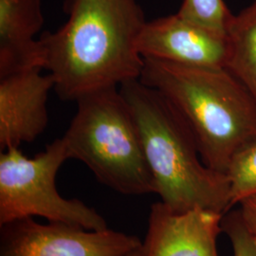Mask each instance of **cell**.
Listing matches in <instances>:
<instances>
[{"label":"cell","instance_id":"8fae6325","mask_svg":"<svg viewBox=\"0 0 256 256\" xmlns=\"http://www.w3.org/2000/svg\"><path fill=\"white\" fill-rule=\"evenodd\" d=\"M226 37L225 68L256 102V0L232 16Z\"/></svg>","mask_w":256,"mask_h":256},{"label":"cell","instance_id":"6da1fadb","mask_svg":"<svg viewBox=\"0 0 256 256\" xmlns=\"http://www.w3.org/2000/svg\"><path fill=\"white\" fill-rule=\"evenodd\" d=\"M63 10L64 25L38 39L60 99L76 101L140 78L138 42L147 20L138 0H64Z\"/></svg>","mask_w":256,"mask_h":256},{"label":"cell","instance_id":"7a4b0ae2","mask_svg":"<svg viewBox=\"0 0 256 256\" xmlns=\"http://www.w3.org/2000/svg\"><path fill=\"white\" fill-rule=\"evenodd\" d=\"M138 80L180 114L210 169L227 174L234 158L256 142V101L226 68L144 58Z\"/></svg>","mask_w":256,"mask_h":256},{"label":"cell","instance_id":"7c38bea8","mask_svg":"<svg viewBox=\"0 0 256 256\" xmlns=\"http://www.w3.org/2000/svg\"><path fill=\"white\" fill-rule=\"evenodd\" d=\"M176 14L200 27L225 37L234 16L224 0H183Z\"/></svg>","mask_w":256,"mask_h":256},{"label":"cell","instance_id":"277c9868","mask_svg":"<svg viewBox=\"0 0 256 256\" xmlns=\"http://www.w3.org/2000/svg\"><path fill=\"white\" fill-rule=\"evenodd\" d=\"M75 102L77 112L62 138L68 160L82 162L100 182L122 194L155 192L136 120L119 86Z\"/></svg>","mask_w":256,"mask_h":256},{"label":"cell","instance_id":"30bf717a","mask_svg":"<svg viewBox=\"0 0 256 256\" xmlns=\"http://www.w3.org/2000/svg\"><path fill=\"white\" fill-rule=\"evenodd\" d=\"M43 25L42 0H0V78L44 68V50L34 39Z\"/></svg>","mask_w":256,"mask_h":256},{"label":"cell","instance_id":"5b68a950","mask_svg":"<svg viewBox=\"0 0 256 256\" xmlns=\"http://www.w3.org/2000/svg\"><path fill=\"white\" fill-rule=\"evenodd\" d=\"M68 160L63 138L45 151L28 158L19 148L0 154V226L16 220L40 216L90 230L108 229L97 210L78 200H66L56 188L60 167Z\"/></svg>","mask_w":256,"mask_h":256},{"label":"cell","instance_id":"9a60e30c","mask_svg":"<svg viewBox=\"0 0 256 256\" xmlns=\"http://www.w3.org/2000/svg\"><path fill=\"white\" fill-rule=\"evenodd\" d=\"M238 204L243 222L256 244V192L243 198Z\"/></svg>","mask_w":256,"mask_h":256},{"label":"cell","instance_id":"52a82bcc","mask_svg":"<svg viewBox=\"0 0 256 256\" xmlns=\"http://www.w3.org/2000/svg\"><path fill=\"white\" fill-rule=\"evenodd\" d=\"M223 214L205 209L176 212L162 202L151 206L142 256H220Z\"/></svg>","mask_w":256,"mask_h":256},{"label":"cell","instance_id":"ba28073f","mask_svg":"<svg viewBox=\"0 0 256 256\" xmlns=\"http://www.w3.org/2000/svg\"><path fill=\"white\" fill-rule=\"evenodd\" d=\"M138 50L142 58L185 66L225 68L227 37L174 14L147 21L138 38Z\"/></svg>","mask_w":256,"mask_h":256},{"label":"cell","instance_id":"9c48e42d","mask_svg":"<svg viewBox=\"0 0 256 256\" xmlns=\"http://www.w3.org/2000/svg\"><path fill=\"white\" fill-rule=\"evenodd\" d=\"M30 68L0 78V148H19L32 142L46 129V101L54 90L52 74Z\"/></svg>","mask_w":256,"mask_h":256},{"label":"cell","instance_id":"8992f818","mask_svg":"<svg viewBox=\"0 0 256 256\" xmlns=\"http://www.w3.org/2000/svg\"><path fill=\"white\" fill-rule=\"evenodd\" d=\"M0 256H128L142 246L134 236L90 230L28 218L0 226Z\"/></svg>","mask_w":256,"mask_h":256},{"label":"cell","instance_id":"4fadbf2b","mask_svg":"<svg viewBox=\"0 0 256 256\" xmlns=\"http://www.w3.org/2000/svg\"><path fill=\"white\" fill-rule=\"evenodd\" d=\"M230 207L256 192V142L240 152L228 170Z\"/></svg>","mask_w":256,"mask_h":256},{"label":"cell","instance_id":"2e32d148","mask_svg":"<svg viewBox=\"0 0 256 256\" xmlns=\"http://www.w3.org/2000/svg\"><path fill=\"white\" fill-rule=\"evenodd\" d=\"M142 256V247L140 248L137 250H135L134 252H132L130 256Z\"/></svg>","mask_w":256,"mask_h":256},{"label":"cell","instance_id":"3957f363","mask_svg":"<svg viewBox=\"0 0 256 256\" xmlns=\"http://www.w3.org/2000/svg\"><path fill=\"white\" fill-rule=\"evenodd\" d=\"M119 90L136 120L162 202L176 212L232 210L228 174L204 164L190 128L164 96L138 79L122 82Z\"/></svg>","mask_w":256,"mask_h":256},{"label":"cell","instance_id":"5bb4252c","mask_svg":"<svg viewBox=\"0 0 256 256\" xmlns=\"http://www.w3.org/2000/svg\"><path fill=\"white\" fill-rule=\"evenodd\" d=\"M222 230L229 236L234 256H256V244L248 232L239 210L224 214Z\"/></svg>","mask_w":256,"mask_h":256}]
</instances>
